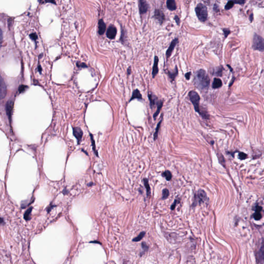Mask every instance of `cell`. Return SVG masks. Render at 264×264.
I'll list each match as a JSON object with an SVG mask.
<instances>
[{
  "label": "cell",
  "instance_id": "1",
  "mask_svg": "<svg viewBox=\"0 0 264 264\" xmlns=\"http://www.w3.org/2000/svg\"><path fill=\"white\" fill-rule=\"evenodd\" d=\"M195 83L199 89L203 90H207L209 86L210 79L203 69H200L196 72Z\"/></svg>",
  "mask_w": 264,
  "mask_h": 264
},
{
  "label": "cell",
  "instance_id": "2",
  "mask_svg": "<svg viewBox=\"0 0 264 264\" xmlns=\"http://www.w3.org/2000/svg\"><path fill=\"white\" fill-rule=\"evenodd\" d=\"M207 199V195L205 191L203 189L198 190L195 194L194 199L192 204V206L195 207L198 205L201 204Z\"/></svg>",
  "mask_w": 264,
  "mask_h": 264
},
{
  "label": "cell",
  "instance_id": "3",
  "mask_svg": "<svg viewBox=\"0 0 264 264\" xmlns=\"http://www.w3.org/2000/svg\"><path fill=\"white\" fill-rule=\"evenodd\" d=\"M198 18L202 22H205L207 18L208 11L206 6L202 3H199L195 8Z\"/></svg>",
  "mask_w": 264,
  "mask_h": 264
},
{
  "label": "cell",
  "instance_id": "4",
  "mask_svg": "<svg viewBox=\"0 0 264 264\" xmlns=\"http://www.w3.org/2000/svg\"><path fill=\"white\" fill-rule=\"evenodd\" d=\"M188 96H189L190 100L192 102L193 106H194L196 112L198 113L201 116H202V112L200 110V106H199L200 98L199 94L195 91H191L189 92Z\"/></svg>",
  "mask_w": 264,
  "mask_h": 264
},
{
  "label": "cell",
  "instance_id": "5",
  "mask_svg": "<svg viewBox=\"0 0 264 264\" xmlns=\"http://www.w3.org/2000/svg\"><path fill=\"white\" fill-rule=\"evenodd\" d=\"M252 46L255 50L264 51V39L255 34L253 39Z\"/></svg>",
  "mask_w": 264,
  "mask_h": 264
},
{
  "label": "cell",
  "instance_id": "6",
  "mask_svg": "<svg viewBox=\"0 0 264 264\" xmlns=\"http://www.w3.org/2000/svg\"><path fill=\"white\" fill-rule=\"evenodd\" d=\"M138 6L139 12L141 14L146 13L149 8V5L148 3L145 0H139L138 1Z\"/></svg>",
  "mask_w": 264,
  "mask_h": 264
},
{
  "label": "cell",
  "instance_id": "7",
  "mask_svg": "<svg viewBox=\"0 0 264 264\" xmlns=\"http://www.w3.org/2000/svg\"><path fill=\"white\" fill-rule=\"evenodd\" d=\"M154 17L155 19L158 21L160 24H162L165 20V14L164 12L160 9H156L155 10Z\"/></svg>",
  "mask_w": 264,
  "mask_h": 264
},
{
  "label": "cell",
  "instance_id": "8",
  "mask_svg": "<svg viewBox=\"0 0 264 264\" xmlns=\"http://www.w3.org/2000/svg\"><path fill=\"white\" fill-rule=\"evenodd\" d=\"M73 134L77 141V144H80L83 137V131L79 127H74L73 128Z\"/></svg>",
  "mask_w": 264,
  "mask_h": 264
},
{
  "label": "cell",
  "instance_id": "9",
  "mask_svg": "<svg viewBox=\"0 0 264 264\" xmlns=\"http://www.w3.org/2000/svg\"><path fill=\"white\" fill-rule=\"evenodd\" d=\"M117 32V30L116 27L113 25H111L107 29L106 36L109 39H113L115 38L116 36Z\"/></svg>",
  "mask_w": 264,
  "mask_h": 264
},
{
  "label": "cell",
  "instance_id": "10",
  "mask_svg": "<svg viewBox=\"0 0 264 264\" xmlns=\"http://www.w3.org/2000/svg\"><path fill=\"white\" fill-rule=\"evenodd\" d=\"M179 42V39L178 38H175L174 40H172V41L171 42L169 47L168 48L167 52H166V57H167V59L169 58L170 57V56H171L172 53L175 48V46H176V45L177 44V43Z\"/></svg>",
  "mask_w": 264,
  "mask_h": 264
},
{
  "label": "cell",
  "instance_id": "11",
  "mask_svg": "<svg viewBox=\"0 0 264 264\" xmlns=\"http://www.w3.org/2000/svg\"><path fill=\"white\" fill-rule=\"evenodd\" d=\"M13 107V102L12 100H9L7 102L6 105V114L9 119L10 122H11V113Z\"/></svg>",
  "mask_w": 264,
  "mask_h": 264
},
{
  "label": "cell",
  "instance_id": "12",
  "mask_svg": "<svg viewBox=\"0 0 264 264\" xmlns=\"http://www.w3.org/2000/svg\"><path fill=\"white\" fill-rule=\"evenodd\" d=\"M158 57L157 56H155L154 57V64L153 66V70H152V76L153 78H154L156 75L158 74V71H159V69H158Z\"/></svg>",
  "mask_w": 264,
  "mask_h": 264
},
{
  "label": "cell",
  "instance_id": "13",
  "mask_svg": "<svg viewBox=\"0 0 264 264\" xmlns=\"http://www.w3.org/2000/svg\"><path fill=\"white\" fill-rule=\"evenodd\" d=\"M261 210H262L261 207L259 206H257L256 207L255 212L253 215V217L255 220H259L261 218V217H262V215L261 214Z\"/></svg>",
  "mask_w": 264,
  "mask_h": 264
},
{
  "label": "cell",
  "instance_id": "14",
  "mask_svg": "<svg viewBox=\"0 0 264 264\" xmlns=\"http://www.w3.org/2000/svg\"><path fill=\"white\" fill-rule=\"evenodd\" d=\"M166 5L168 9L171 11L177 9V4L174 0H168L166 2Z\"/></svg>",
  "mask_w": 264,
  "mask_h": 264
},
{
  "label": "cell",
  "instance_id": "15",
  "mask_svg": "<svg viewBox=\"0 0 264 264\" xmlns=\"http://www.w3.org/2000/svg\"><path fill=\"white\" fill-rule=\"evenodd\" d=\"M148 98H149V100L150 101V107L151 108H153L154 106V105H155V104L157 103L158 102V101L157 102V98L155 96L151 94H148Z\"/></svg>",
  "mask_w": 264,
  "mask_h": 264
},
{
  "label": "cell",
  "instance_id": "16",
  "mask_svg": "<svg viewBox=\"0 0 264 264\" xmlns=\"http://www.w3.org/2000/svg\"><path fill=\"white\" fill-rule=\"evenodd\" d=\"M106 30V25L102 19H101L99 21V34L100 35H103Z\"/></svg>",
  "mask_w": 264,
  "mask_h": 264
},
{
  "label": "cell",
  "instance_id": "17",
  "mask_svg": "<svg viewBox=\"0 0 264 264\" xmlns=\"http://www.w3.org/2000/svg\"><path fill=\"white\" fill-rule=\"evenodd\" d=\"M178 74V69L176 66L173 71H168V75L171 80V82H173Z\"/></svg>",
  "mask_w": 264,
  "mask_h": 264
},
{
  "label": "cell",
  "instance_id": "18",
  "mask_svg": "<svg viewBox=\"0 0 264 264\" xmlns=\"http://www.w3.org/2000/svg\"><path fill=\"white\" fill-rule=\"evenodd\" d=\"M5 83L3 80L2 78H1V99H2L3 98L5 97L6 92V87Z\"/></svg>",
  "mask_w": 264,
  "mask_h": 264
},
{
  "label": "cell",
  "instance_id": "19",
  "mask_svg": "<svg viewBox=\"0 0 264 264\" xmlns=\"http://www.w3.org/2000/svg\"><path fill=\"white\" fill-rule=\"evenodd\" d=\"M135 99H137L139 100H143V97L142 95H141L139 90L138 89H136L134 90L132 97L130 100V102L132 101L133 100H134Z\"/></svg>",
  "mask_w": 264,
  "mask_h": 264
},
{
  "label": "cell",
  "instance_id": "20",
  "mask_svg": "<svg viewBox=\"0 0 264 264\" xmlns=\"http://www.w3.org/2000/svg\"><path fill=\"white\" fill-rule=\"evenodd\" d=\"M222 85V81L220 79L218 78H215L213 83V88L214 89H217L221 87Z\"/></svg>",
  "mask_w": 264,
  "mask_h": 264
},
{
  "label": "cell",
  "instance_id": "21",
  "mask_svg": "<svg viewBox=\"0 0 264 264\" xmlns=\"http://www.w3.org/2000/svg\"><path fill=\"white\" fill-rule=\"evenodd\" d=\"M163 101H159V102H158V103H157V110H156V112L154 113V114L153 115V118H154V119H156L157 116L158 115V114H159V113H160V112H161V111L162 110V108L163 107Z\"/></svg>",
  "mask_w": 264,
  "mask_h": 264
},
{
  "label": "cell",
  "instance_id": "22",
  "mask_svg": "<svg viewBox=\"0 0 264 264\" xmlns=\"http://www.w3.org/2000/svg\"><path fill=\"white\" fill-rule=\"evenodd\" d=\"M144 185H145V188L147 190V196L148 197H150V196L151 195V188H150V185L149 183V181L147 179H144Z\"/></svg>",
  "mask_w": 264,
  "mask_h": 264
},
{
  "label": "cell",
  "instance_id": "23",
  "mask_svg": "<svg viewBox=\"0 0 264 264\" xmlns=\"http://www.w3.org/2000/svg\"><path fill=\"white\" fill-rule=\"evenodd\" d=\"M258 257L260 260H264V240H263L260 250L258 252Z\"/></svg>",
  "mask_w": 264,
  "mask_h": 264
},
{
  "label": "cell",
  "instance_id": "24",
  "mask_svg": "<svg viewBox=\"0 0 264 264\" xmlns=\"http://www.w3.org/2000/svg\"><path fill=\"white\" fill-rule=\"evenodd\" d=\"M33 209V207H29L24 213V218L26 221H28L31 219V213Z\"/></svg>",
  "mask_w": 264,
  "mask_h": 264
},
{
  "label": "cell",
  "instance_id": "25",
  "mask_svg": "<svg viewBox=\"0 0 264 264\" xmlns=\"http://www.w3.org/2000/svg\"><path fill=\"white\" fill-rule=\"evenodd\" d=\"M162 176L163 177L165 178L166 180L168 181H169L172 179V173L169 170H166L162 173Z\"/></svg>",
  "mask_w": 264,
  "mask_h": 264
},
{
  "label": "cell",
  "instance_id": "26",
  "mask_svg": "<svg viewBox=\"0 0 264 264\" xmlns=\"http://www.w3.org/2000/svg\"><path fill=\"white\" fill-rule=\"evenodd\" d=\"M162 120L163 119L162 118V119L161 120V121L159 122V123H158L156 129H155V133H154V140H156L157 139V137H158V132H159V130H160V129L161 128V123H162Z\"/></svg>",
  "mask_w": 264,
  "mask_h": 264
},
{
  "label": "cell",
  "instance_id": "27",
  "mask_svg": "<svg viewBox=\"0 0 264 264\" xmlns=\"http://www.w3.org/2000/svg\"><path fill=\"white\" fill-rule=\"evenodd\" d=\"M146 234V232H141L139 235L138 236H137L136 237L133 238V241H135V242H138V241H140L141 240H142L145 236Z\"/></svg>",
  "mask_w": 264,
  "mask_h": 264
},
{
  "label": "cell",
  "instance_id": "28",
  "mask_svg": "<svg viewBox=\"0 0 264 264\" xmlns=\"http://www.w3.org/2000/svg\"><path fill=\"white\" fill-rule=\"evenodd\" d=\"M169 196V191L168 189L165 188L163 190V197L162 199L163 200H165L167 199Z\"/></svg>",
  "mask_w": 264,
  "mask_h": 264
},
{
  "label": "cell",
  "instance_id": "29",
  "mask_svg": "<svg viewBox=\"0 0 264 264\" xmlns=\"http://www.w3.org/2000/svg\"><path fill=\"white\" fill-rule=\"evenodd\" d=\"M90 138H91V143H92V149L94 151V152L96 154V155L97 156H98V152L96 149V145H95V140L94 139V137H93V136L91 134H90Z\"/></svg>",
  "mask_w": 264,
  "mask_h": 264
},
{
  "label": "cell",
  "instance_id": "30",
  "mask_svg": "<svg viewBox=\"0 0 264 264\" xmlns=\"http://www.w3.org/2000/svg\"><path fill=\"white\" fill-rule=\"evenodd\" d=\"M142 249H143V252L142 253L141 255H142L145 252H147L149 249V246L147 245V244L145 242H143V243H142Z\"/></svg>",
  "mask_w": 264,
  "mask_h": 264
},
{
  "label": "cell",
  "instance_id": "31",
  "mask_svg": "<svg viewBox=\"0 0 264 264\" xmlns=\"http://www.w3.org/2000/svg\"><path fill=\"white\" fill-rule=\"evenodd\" d=\"M234 3H235V2H233V1H228L225 6V9L226 10L230 9L231 8H232L233 7V6L234 5Z\"/></svg>",
  "mask_w": 264,
  "mask_h": 264
},
{
  "label": "cell",
  "instance_id": "32",
  "mask_svg": "<svg viewBox=\"0 0 264 264\" xmlns=\"http://www.w3.org/2000/svg\"><path fill=\"white\" fill-rule=\"evenodd\" d=\"M28 88V86L24 85H22L19 87V91L20 93H22L24 92Z\"/></svg>",
  "mask_w": 264,
  "mask_h": 264
},
{
  "label": "cell",
  "instance_id": "33",
  "mask_svg": "<svg viewBox=\"0 0 264 264\" xmlns=\"http://www.w3.org/2000/svg\"><path fill=\"white\" fill-rule=\"evenodd\" d=\"M238 157L240 160H245L246 158L248 157V155L243 152H240L238 155Z\"/></svg>",
  "mask_w": 264,
  "mask_h": 264
},
{
  "label": "cell",
  "instance_id": "34",
  "mask_svg": "<svg viewBox=\"0 0 264 264\" xmlns=\"http://www.w3.org/2000/svg\"><path fill=\"white\" fill-rule=\"evenodd\" d=\"M180 203V201L178 199H175L174 202L173 203L172 205H171V210H174L176 207V206L178 204H179Z\"/></svg>",
  "mask_w": 264,
  "mask_h": 264
},
{
  "label": "cell",
  "instance_id": "35",
  "mask_svg": "<svg viewBox=\"0 0 264 264\" xmlns=\"http://www.w3.org/2000/svg\"><path fill=\"white\" fill-rule=\"evenodd\" d=\"M29 37H30V39H32V40H33L34 41H36L38 38L37 35L36 33H32V34H30Z\"/></svg>",
  "mask_w": 264,
  "mask_h": 264
},
{
  "label": "cell",
  "instance_id": "36",
  "mask_svg": "<svg viewBox=\"0 0 264 264\" xmlns=\"http://www.w3.org/2000/svg\"><path fill=\"white\" fill-rule=\"evenodd\" d=\"M174 20L175 21V22L177 23V24L179 25H180V18L178 16V15H175V17H174Z\"/></svg>",
  "mask_w": 264,
  "mask_h": 264
},
{
  "label": "cell",
  "instance_id": "37",
  "mask_svg": "<svg viewBox=\"0 0 264 264\" xmlns=\"http://www.w3.org/2000/svg\"><path fill=\"white\" fill-rule=\"evenodd\" d=\"M77 66L78 67H83V68L87 67V65L85 64H84V63H77Z\"/></svg>",
  "mask_w": 264,
  "mask_h": 264
},
{
  "label": "cell",
  "instance_id": "38",
  "mask_svg": "<svg viewBox=\"0 0 264 264\" xmlns=\"http://www.w3.org/2000/svg\"><path fill=\"white\" fill-rule=\"evenodd\" d=\"M223 32L224 33L225 37H227L228 36V35L230 33V31L228 29H223Z\"/></svg>",
  "mask_w": 264,
  "mask_h": 264
},
{
  "label": "cell",
  "instance_id": "39",
  "mask_svg": "<svg viewBox=\"0 0 264 264\" xmlns=\"http://www.w3.org/2000/svg\"><path fill=\"white\" fill-rule=\"evenodd\" d=\"M190 75H191V72H187L185 74V76L186 77V79L187 80H189L190 79Z\"/></svg>",
  "mask_w": 264,
  "mask_h": 264
},
{
  "label": "cell",
  "instance_id": "40",
  "mask_svg": "<svg viewBox=\"0 0 264 264\" xmlns=\"http://www.w3.org/2000/svg\"><path fill=\"white\" fill-rule=\"evenodd\" d=\"M127 73H128V75L131 74V67H130L128 68V69L127 70Z\"/></svg>",
  "mask_w": 264,
  "mask_h": 264
},
{
  "label": "cell",
  "instance_id": "41",
  "mask_svg": "<svg viewBox=\"0 0 264 264\" xmlns=\"http://www.w3.org/2000/svg\"><path fill=\"white\" fill-rule=\"evenodd\" d=\"M38 68H39V72H41V67H40V66H39V67H38Z\"/></svg>",
  "mask_w": 264,
  "mask_h": 264
}]
</instances>
